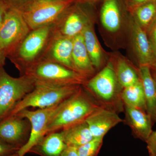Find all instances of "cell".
Wrapping results in <instances>:
<instances>
[{
  "label": "cell",
  "instance_id": "1",
  "mask_svg": "<svg viewBox=\"0 0 156 156\" xmlns=\"http://www.w3.org/2000/svg\"><path fill=\"white\" fill-rule=\"evenodd\" d=\"M99 107L80 87L73 95L60 104L49 122L46 135L85 121Z\"/></svg>",
  "mask_w": 156,
  "mask_h": 156
},
{
  "label": "cell",
  "instance_id": "2",
  "mask_svg": "<svg viewBox=\"0 0 156 156\" xmlns=\"http://www.w3.org/2000/svg\"><path fill=\"white\" fill-rule=\"evenodd\" d=\"M30 77L35 85L63 87L83 85L87 78L62 65L42 57L27 68L22 75Z\"/></svg>",
  "mask_w": 156,
  "mask_h": 156
},
{
  "label": "cell",
  "instance_id": "3",
  "mask_svg": "<svg viewBox=\"0 0 156 156\" xmlns=\"http://www.w3.org/2000/svg\"><path fill=\"white\" fill-rule=\"evenodd\" d=\"M52 24L30 31L16 49L7 56L21 75L39 60L44 53L52 37Z\"/></svg>",
  "mask_w": 156,
  "mask_h": 156
},
{
  "label": "cell",
  "instance_id": "4",
  "mask_svg": "<svg viewBox=\"0 0 156 156\" xmlns=\"http://www.w3.org/2000/svg\"><path fill=\"white\" fill-rule=\"evenodd\" d=\"M80 87V85L63 87L35 85L33 90L16 104L8 116L15 115L30 107L43 109L56 105L73 95Z\"/></svg>",
  "mask_w": 156,
  "mask_h": 156
},
{
  "label": "cell",
  "instance_id": "5",
  "mask_svg": "<svg viewBox=\"0 0 156 156\" xmlns=\"http://www.w3.org/2000/svg\"><path fill=\"white\" fill-rule=\"evenodd\" d=\"M35 87V83L30 77L24 74L13 77L0 65V122Z\"/></svg>",
  "mask_w": 156,
  "mask_h": 156
},
{
  "label": "cell",
  "instance_id": "6",
  "mask_svg": "<svg viewBox=\"0 0 156 156\" xmlns=\"http://www.w3.org/2000/svg\"><path fill=\"white\" fill-rule=\"evenodd\" d=\"M90 5L77 0L71 5L52 24V35L74 38L82 34L92 21Z\"/></svg>",
  "mask_w": 156,
  "mask_h": 156
},
{
  "label": "cell",
  "instance_id": "7",
  "mask_svg": "<svg viewBox=\"0 0 156 156\" xmlns=\"http://www.w3.org/2000/svg\"><path fill=\"white\" fill-rule=\"evenodd\" d=\"M76 1L34 0L21 14L31 30L53 24Z\"/></svg>",
  "mask_w": 156,
  "mask_h": 156
},
{
  "label": "cell",
  "instance_id": "8",
  "mask_svg": "<svg viewBox=\"0 0 156 156\" xmlns=\"http://www.w3.org/2000/svg\"><path fill=\"white\" fill-rule=\"evenodd\" d=\"M31 30L18 11L9 9L0 24V50L5 58L12 53Z\"/></svg>",
  "mask_w": 156,
  "mask_h": 156
},
{
  "label": "cell",
  "instance_id": "9",
  "mask_svg": "<svg viewBox=\"0 0 156 156\" xmlns=\"http://www.w3.org/2000/svg\"><path fill=\"white\" fill-rule=\"evenodd\" d=\"M61 103L48 108L38 109L35 111L25 109L15 115L27 119L30 125L29 137L25 145L17 151L18 156H24L29 153L46 135L49 122Z\"/></svg>",
  "mask_w": 156,
  "mask_h": 156
},
{
  "label": "cell",
  "instance_id": "10",
  "mask_svg": "<svg viewBox=\"0 0 156 156\" xmlns=\"http://www.w3.org/2000/svg\"><path fill=\"white\" fill-rule=\"evenodd\" d=\"M30 131L28 120L17 116H9L0 122V139L20 149L27 142Z\"/></svg>",
  "mask_w": 156,
  "mask_h": 156
},
{
  "label": "cell",
  "instance_id": "11",
  "mask_svg": "<svg viewBox=\"0 0 156 156\" xmlns=\"http://www.w3.org/2000/svg\"><path fill=\"white\" fill-rule=\"evenodd\" d=\"M118 82L115 69L111 63L88 82V87L101 100L109 101L115 97Z\"/></svg>",
  "mask_w": 156,
  "mask_h": 156
},
{
  "label": "cell",
  "instance_id": "12",
  "mask_svg": "<svg viewBox=\"0 0 156 156\" xmlns=\"http://www.w3.org/2000/svg\"><path fill=\"white\" fill-rule=\"evenodd\" d=\"M85 121L94 138H104L111 129L123 120L115 111L100 107Z\"/></svg>",
  "mask_w": 156,
  "mask_h": 156
},
{
  "label": "cell",
  "instance_id": "13",
  "mask_svg": "<svg viewBox=\"0 0 156 156\" xmlns=\"http://www.w3.org/2000/svg\"><path fill=\"white\" fill-rule=\"evenodd\" d=\"M131 39L134 52L140 66L151 67L156 62V54L145 30L134 20L132 23Z\"/></svg>",
  "mask_w": 156,
  "mask_h": 156
},
{
  "label": "cell",
  "instance_id": "14",
  "mask_svg": "<svg viewBox=\"0 0 156 156\" xmlns=\"http://www.w3.org/2000/svg\"><path fill=\"white\" fill-rule=\"evenodd\" d=\"M73 39L52 35L42 57L48 58L74 70L72 62Z\"/></svg>",
  "mask_w": 156,
  "mask_h": 156
},
{
  "label": "cell",
  "instance_id": "15",
  "mask_svg": "<svg viewBox=\"0 0 156 156\" xmlns=\"http://www.w3.org/2000/svg\"><path fill=\"white\" fill-rule=\"evenodd\" d=\"M126 118L135 136L143 141H146L152 132L151 118L147 113L140 109L125 105Z\"/></svg>",
  "mask_w": 156,
  "mask_h": 156
},
{
  "label": "cell",
  "instance_id": "16",
  "mask_svg": "<svg viewBox=\"0 0 156 156\" xmlns=\"http://www.w3.org/2000/svg\"><path fill=\"white\" fill-rule=\"evenodd\" d=\"M72 62L74 70L86 78L94 72L95 68L91 62L82 34L74 38Z\"/></svg>",
  "mask_w": 156,
  "mask_h": 156
},
{
  "label": "cell",
  "instance_id": "17",
  "mask_svg": "<svg viewBox=\"0 0 156 156\" xmlns=\"http://www.w3.org/2000/svg\"><path fill=\"white\" fill-rule=\"evenodd\" d=\"M67 147L62 131H55L45 135L29 153L41 156H61Z\"/></svg>",
  "mask_w": 156,
  "mask_h": 156
},
{
  "label": "cell",
  "instance_id": "18",
  "mask_svg": "<svg viewBox=\"0 0 156 156\" xmlns=\"http://www.w3.org/2000/svg\"><path fill=\"white\" fill-rule=\"evenodd\" d=\"M139 76L145 94L147 113L153 122H156V82L150 67L147 66H140Z\"/></svg>",
  "mask_w": 156,
  "mask_h": 156
},
{
  "label": "cell",
  "instance_id": "19",
  "mask_svg": "<svg viewBox=\"0 0 156 156\" xmlns=\"http://www.w3.org/2000/svg\"><path fill=\"white\" fill-rule=\"evenodd\" d=\"M61 131L68 147L78 148L94 138L85 121L68 126Z\"/></svg>",
  "mask_w": 156,
  "mask_h": 156
},
{
  "label": "cell",
  "instance_id": "20",
  "mask_svg": "<svg viewBox=\"0 0 156 156\" xmlns=\"http://www.w3.org/2000/svg\"><path fill=\"white\" fill-rule=\"evenodd\" d=\"M100 18L102 25L108 31L115 33L119 29L122 17L118 0H104Z\"/></svg>",
  "mask_w": 156,
  "mask_h": 156
},
{
  "label": "cell",
  "instance_id": "21",
  "mask_svg": "<svg viewBox=\"0 0 156 156\" xmlns=\"http://www.w3.org/2000/svg\"><path fill=\"white\" fill-rule=\"evenodd\" d=\"M82 35L92 65L95 68H99L103 63V52L94 31L92 21L86 26Z\"/></svg>",
  "mask_w": 156,
  "mask_h": 156
},
{
  "label": "cell",
  "instance_id": "22",
  "mask_svg": "<svg viewBox=\"0 0 156 156\" xmlns=\"http://www.w3.org/2000/svg\"><path fill=\"white\" fill-rule=\"evenodd\" d=\"M121 98L125 105L146 112L145 94L140 80L136 83L124 88Z\"/></svg>",
  "mask_w": 156,
  "mask_h": 156
},
{
  "label": "cell",
  "instance_id": "23",
  "mask_svg": "<svg viewBox=\"0 0 156 156\" xmlns=\"http://www.w3.org/2000/svg\"><path fill=\"white\" fill-rule=\"evenodd\" d=\"M131 12L134 20L146 31L156 18V1L141 5Z\"/></svg>",
  "mask_w": 156,
  "mask_h": 156
},
{
  "label": "cell",
  "instance_id": "24",
  "mask_svg": "<svg viewBox=\"0 0 156 156\" xmlns=\"http://www.w3.org/2000/svg\"><path fill=\"white\" fill-rule=\"evenodd\" d=\"M118 82L123 88L140 80L139 76L125 60H120L115 70Z\"/></svg>",
  "mask_w": 156,
  "mask_h": 156
},
{
  "label": "cell",
  "instance_id": "25",
  "mask_svg": "<svg viewBox=\"0 0 156 156\" xmlns=\"http://www.w3.org/2000/svg\"><path fill=\"white\" fill-rule=\"evenodd\" d=\"M103 137L94 138L77 148L79 156H97L102 144Z\"/></svg>",
  "mask_w": 156,
  "mask_h": 156
},
{
  "label": "cell",
  "instance_id": "26",
  "mask_svg": "<svg viewBox=\"0 0 156 156\" xmlns=\"http://www.w3.org/2000/svg\"><path fill=\"white\" fill-rule=\"evenodd\" d=\"M9 9L22 13L34 0H4Z\"/></svg>",
  "mask_w": 156,
  "mask_h": 156
},
{
  "label": "cell",
  "instance_id": "27",
  "mask_svg": "<svg viewBox=\"0 0 156 156\" xmlns=\"http://www.w3.org/2000/svg\"><path fill=\"white\" fill-rule=\"evenodd\" d=\"M20 148L0 139V156H9L17 152Z\"/></svg>",
  "mask_w": 156,
  "mask_h": 156
},
{
  "label": "cell",
  "instance_id": "28",
  "mask_svg": "<svg viewBox=\"0 0 156 156\" xmlns=\"http://www.w3.org/2000/svg\"><path fill=\"white\" fill-rule=\"evenodd\" d=\"M145 142L149 156H156V130L152 131Z\"/></svg>",
  "mask_w": 156,
  "mask_h": 156
},
{
  "label": "cell",
  "instance_id": "29",
  "mask_svg": "<svg viewBox=\"0 0 156 156\" xmlns=\"http://www.w3.org/2000/svg\"><path fill=\"white\" fill-rule=\"evenodd\" d=\"M146 32L156 54V18L149 27Z\"/></svg>",
  "mask_w": 156,
  "mask_h": 156
},
{
  "label": "cell",
  "instance_id": "30",
  "mask_svg": "<svg viewBox=\"0 0 156 156\" xmlns=\"http://www.w3.org/2000/svg\"><path fill=\"white\" fill-rule=\"evenodd\" d=\"M156 0H126V4L128 10L132 12L137 7Z\"/></svg>",
  "mask_w": 156,
  "mask_h": 156
},
{
  "label": "cell",
  "instance_id": "31",
  "mask_svg": "<svg viewBox=\"0 0 156 156\" xmlns=\"http://www.w3.org/2000/svg\"><path fill=\"white\" fill-rule=\"evenodd\" d=\"M9 9L4 0H0V24L2 22L5 15Z\"/></svg>",
  "mask_w": 156,
  "mask_h": 156
},
{
  "label": "cell",
  "instance_id": "32",
  "mask_svg": "<svg viewBox=\"0 0 156 156\" xmlns=\"http://www.w3.org/2000/svg\"><path fill=\"white\" fill-rule=\"evenodd\" d=\"M61 156H79L77 148L67 146L62 154Z\"/></svg>",
  "mask_w": 156,
  "mask_h": 156
},
{
  "label": "cell",
  "instance_id": "33",
  "mask_svg": "<svg viewBox=\"0 0 156 156\" xmlns=\"http://www.w3.org/2000/svg\"><path fill=\"white\" fill-rule=\"evenodd\" d=\"M5 57H4L2 51L0 50V65L4 66L5 63Z\"/></svg>",
  "mask_w": 156,
  "mask_h": 156
},
{
  "label": "cell",
  "instance_id": "34",
  "mask_svg": "<svg viewBox=\"0 0 156 156\" xmlns=\"http://www.w3.org/2000/svg\"><path fill=\"white\" fill-rule=\"evenodd\" d=\"M150 68L153 70L154 73L153 74L152 73H151L155 81L156 82V62L152 66H151Z\"/></svg>",
  "mask_w": 156,
  "mask_h": 156
},
{
  "label": "cell",
  "instance_id": "35",
  "mask_svg": "<svg viewBox=\"0 0 156 156\" xmlns=\"http://www.w3.org/2000/svg\"><path fill=\"white\" fill-rule=\"evenodd\" d=\"M80 2H83L88 3V4H92L95 2H97L98 0H78Z\"/></svg>",
  "mask_w": 156,
  "mask_h": 156
},
{
  "label": "cell",
  "instance_id": "36",
  "mask_svg": "<svg viewBox=\"0 0 156 156\" xmlns=\"http://www.w3.org/2000/svg\"><path fill=\"white\" fill-rule=\"evenodd\" d=\"M9 156H18V153L17 152L15 153L12 154Z\"/></svg>",
  "mask_w": 156,
  "mask_h": 156
}]
</instances>
